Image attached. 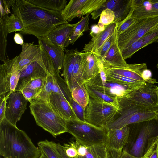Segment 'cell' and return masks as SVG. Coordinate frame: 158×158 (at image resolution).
Instances as JSON below:
<instances>
[{
  "mask_svg": "<svg viewBox=\"0 0 158 158\" xmlns=\"http://www.w3.org/2000/svg\"><path fill=\"white\" fill-rule=\"evenodd\" d=\"M12 13L22 21L23 34H31L37 38L48 35L59 25L68 22L61 12L48 10L34 5L27 0H10Z\"/></svg>",
  "mask_w": 158,
  "mask_h": 158,
  "instance_id": "obj_1",
  "label": "cell"
},
{
  "mask_svg": "<svg viewBox=\"0 0 158 158\" xmlns=\"http://www.w3.org/2000/svg\"><path fill=\"white\" fill-rule=\"evenodd\" d=\"M41 154L24 131L5 118L0 122V154L3 158H38Z\"/></svg>",
  "mask_w": 158,
  "mask_h": 158,
  "instance_id": "obj_2",
  "label": "cell"
},
{
  "mask_svg": "<svg viewBox=\"0 0 158 158\" xmlns=\"http://www.w3.org/2000/svg\"><path fill=\"white\" fill-rule=\"evenodd\" d=\"M129 134L122 150L137 157L144 154L148 140L158 136V116L151 119L128 125Z\"/></svg>",
  "mask_w": 158,
  "mask_h": 158,
  "instance_id": "obj_3",
  "label": "cell"
},
{
  "mask_svg": "<svg viewBox=\"0 0 158 158\" xmlns=\"http://www.w3.org/2000/svg\"><path fill=\"white\" fill-rule=\"evenodd\" d=\"M29 102L31 113L38 126L55 138L66 132V120L54 111L48 102L35 99Z\"/></svg>",
  "mask_w": 158,
  "mask_h": 158,
  "instance_id": "obj_4",
  "label": "cell"
},
{
  "mask_svg": "<svg viewBox=\"0 0 158 158\" xmlns=\"http://www.w3.org/2000/svg\"><path fill=\"white\" fill-rule=\"evenodd\" d=\"M119 116L109 124L106 129H118L131 124L148 120L158 116V108L143 106L125 100H119Z\"/></svg>",
  "mask_w": 158,
  "mask_h": 158,
  "instance_id": "obj_5",
  "label": "cell"
},
{
  "mask_svg": "<svg viewBox=\"0 0 158 158\" xmlns=\"http://www.w3.org/2000/svg\"><path fill=\"white\" fill-rule=\"evenodd\" d=\"M66 132L71 134L81 144L89 147L104 144L107 130L78 119L66 120Z\"/></svg>",
  "mask_w": 158,
  "mask_h": 158,
  "instance_id": "obj_6",
  "label": "cell"
},
{
  "mask_svg": "<svg viewBox=\"0 0 158 158\" xmlns=\"http://www.w3.org/2000/svg\"><path fill=\"white\" fill-rule=\"evenodd\" d=\"M120 111L111 104L90 98L85 108V121L96 126L106 129Z\"/></svg>",
  "mask_w": 158,
  "mask_h": 158,
  "instance_id": "obj_7",
  "label": "cell"
},
{
  "mask_svg": "<svg viewBox=\"0 0 158 158\" xmlns=\"http://www.w3.org/2000/svg\"><path fill=\"white\" fill-rule=\"evenodd\" d=\"M158 23V16L136 19V21L118 37L121 51L141 38Z\"/></svg>",
  "mask_w": 158,
  "mask_h": 158,
  "instance_id": "obj_8",
  "label": "cell"
},
{
  "mask_svg": "<svg viewBox=\"0 0 158 158\" xmlns=\"http://www.w3.org/2000/svg\"><path fill=\"white\" fill-rule=\"evenodd\" d=\"M119 100H125L146 107L158 108V94L156 86L146 83L140 88L129 92Z\"/></svg>",
  "mask_w": 158,
  "mask_h": 158,
  "instance_id": "obj_9",
  "label": "cell"
},
{
  "mask_svg": "<svg viewBox=\"0 0 158 158\" xmlns=\"http://www.w3.org/2000/svg\"><path fill=\"white\" fill-rule=\"evenodd\" d=\"M5 112V118L12 124L16 126L27 109L29 102L20 91H15L9 95Z\"/></svg>",
  "mask_w": 158,
  "mask_h": 158,
  "instance_id": "obj_10",
  "label": "cell"
},
{
  "mask_svg": "<svg viewBox=\"0 0 158 158\" xmlns=\"http://www.w3.org/2000/svg\"><path fill=\"white\" fill-rule=\"evenodd\" d=\"M132 0H107L100 8L92 12V18L96 20L102 12L106 9L111 10L114 13V22L118 24L125 19L132 10Z\"/></svg>",
  "mask_w": 158,
  "mask_h": 158,
  "instance_id": "obj_11",
  "label": "cell"
},
{
  "mask_svg": "<svg viewBox=\"0 0 158 158\" xmlns=\"http://www.w3.org/2000/svg\"><path fill=\"white\" fill-rule=\"evenodd\" d=\"M103 62L105 71L131 79L145 81L142 78L141 74L143 71L147 69L146 63L128 64L127 67H121L111 65L103 61Z\"/></svg>",
  "mask_w": 158,
  "mask_h": 158,
  "instance_id": "obj_12",
  "label": "cell"
},
{
  "mask_svg": "<svg viewBox=\"0 0 158 158\" xmlns=\"http://www.w3.org/2000/svg\"><path fill=\"white\" fill-rule=\"evenodd\" d=\"M0 59L4 62L9 59L6 52L8 32L6 23L8 14H11L10 9L11 6L7 1L0 0Z\"/></svg>",
  "mask_w": 158,
  "mask_h": 158,
  "instance_id": "obj_13",
  "label": "cell"
},
{
  "mask_svg": "<svg viewBox=\"0 0 158 158\" xmlns=\"http://www.w3.org/2000/svg\"><path fill=\"white\" fill-rule=\"evenodd\" d=\"M48 102L54 111L65 120L78 119L69 103L61 95L52 93Z\"/></svg>",
  "mask_w": 158,
  "mask_h": 158,
  "instance_id": "obj_14",
  "label": "cell"
},
{
  "mask_svg": "<svg viewBox=\"0 0 158 158\" xmlns=\"http://www.w3.org/2000/svg\"><path fill=\"white\" fill-rule=\"evenodd\" d=\"M132 8L136 19L158 16V0H132Z\"/></svg>",
  "mask_w": 158,
  "mask_h": 158,
  "instance_id": "obj_15",
  "label": "cell"
},
{
  "mask_svg": "<svg viewBox=\"0 0 158 158\" xmlns=\"http://www.w3.org/2000/svg\"><path fill=\"white\" fill-rule=\"evenodd\" d=\"M130 128L128 126L118 129L107 130L105 146L117 151H122L129 137Z\"/></svg>",
  "mask_w": 158,
  "mask_h": 158,
  "instance_id": "obj_16",
  "label": "cell"
},
{
  "mask_svg": "<svg viewBox=\"0 0 158 158\" xmlns=\"http://www.w3.org/2000/svg\"><path fill=\"white\" fill-rule=\"evenodd\" d=\"M82 54L83 63L81 79L84 83L95 77L100 71L96 54L91 52H82Z\"/></svg>",
  "mask_w": 158,
  "mask_h": 158,
  "instance_id": "obj_17",
  "label": "cell"
},
{
  "mask_svg": "<svg viewBox=\"0 0 158 158\" xmlns=\"http://www.w3.org/2000/svg\"><path fill=\"white\" fill-rule=\"evenodd\" d=\"M38 39L40 40L44 48L51 57L57 73L60 74L63 68L64 50L58 45L52 43L47 35Z\"/></svg>",
  "mask_w": 158,
  "mask_h": 158,
  "instance_id": "obj_18",
  "label": "cell"
},
{
  "mask_svg": "<svg viewBox=\"0 0 158 158\" xmlns=\"http://www.w3.org/2000/svg\"><path fill=\"white\" fill-rule=\"evenodd\" d=\"M158 42V28L150 30L121 51L124 60L131 57L138 51L154 42Z\"/></svg>",
  "mask_w": 158,
  "mask_h": 158,
  "instance_id": "obj_19",
  "label": "cell"
},
{
  "mask_svg": "<svg viewBox=\"0 0 158 158\" xmlns=\"http://www.w3.org/2000/svg\"><path fill=\"white\" fill-rule=\"evenodd\" d=\"M76 26V23L62 24L51 31L47 35L52 43L58 45L64 50L69 44V38Z\"/></svg>",
  "mask_w": 158,
  "mask_h": 158,
  "instance_id": "obj_20",
  "label": "cell"
},
{
  "mask_svg": "<svg viewBox=\"0 0 158 158\" xmlns=\"http://www.w3.org/2000/svg\"><path fill=\"white\" fill-rule=\"evenodd\" d=\"M118 23L114 22L105 27V30L97 36L86 44L84 48L85 52H91L97 55L102 46L108 38L115 31Z\"/></svg>",
  "mask_w": 158,
  "mask_h": 158,
  "instance_id": "obj_21",
  "label": "cell"
},
{
  "mask_svg": "<svg viewBox=\"0 0 158 158\" xmlns=\"http://www.w3.org/2000/svg\"><path fill=\"white\" fill-rule=\"evenodd\" d=\"M38 45L24 43L22 45V50L19 55V62L18 69L20 71L25 66L28 65L39 53L41 49V43L38 39Z\"/></svg>",
  "mask_w": 158,
  "mask_h": 158,
  "instance_id": "obj_22",
  "label": "cell"
},
{
  "mask_svg": "<svg viewBox=\"0 0 158 158\" xmlns=\"http://www.w3.org/2000/svg\"><path fill=\"white\" fill-rule=\"evenodd\" d=\"M65 52L62 68L63 75L71 91L72 89L73 71L80 52L77 49L67 50Z\"/></svg>",
  "mask_w": 158,
  "mask_h": 158,
  "instance_id": "obj_23",
  "label": "cell"
},
{
  "mask_svg": "<svg viewBox=\"0 0 158 158\" xmlns=\"http://www.w3.org/2000/svg\"><path fill=\"white\" fill-rule=\"evenodd\" d=\"M83 83L90 98L111 104L121 110V107L118 97L108 95L102 90L86 82Z\"/></svg>",
  "mask_w": 158,
  "mask_h": 158,
  "instance_id": "obj_24",
  "label": "cell"
},
{
  "mask_svg": "<svg viewBox=\"0 0 158 158\" xmlns=\"http://www.w3.org/2000/svg\"><path fill=\"white\" fill-rule=\"evenodd\" d=\"M103 62L111 65L126 67L128 64L123 58L118 46V37L110 48L103 60Z\"/></svg>",
  "mask_w": 158,
  "mask_h": 158,
  "instance_id": "obj_25",
  "label": "cell"
},
{
  "mask_svg": "<svg viewBox=\"0 0 158 158\" xmlns=\"http://www.w3.org/2000/svg\"><path fill=\"white\" fill-rule=\"evenodd\" d=\"M104 71L106 81L108 82L135 89L139 88L146 83L144 81L135 80L112 73Z\"/></svg>",
  "mask_w": 158,
  "mask_h": 158,
  "instance_id": "obj_26",
  "label": "cell"
},
{
  "mask_svg": "<svg viewBox=\"0 0 158 158\" xmlns=\"http://www.w3.org/2000/svg\"><path fill=\"white\" fill-rule=\"evenodd\" d=\"M88 0H71L61 12L62 15L67 21L78 17Z\"/></svg>",
  "mask_w": 158,
  "mask_h": 158,
  "instance_id": "obj_27",
  "label": "cell"
},
{
  "mask_svg": "<svg viewBox=\"0 0 158 158\" xmlns=\"http://www.w3.org/2000/svg\"><path fill=\"white\" fill-rule=\"evenodd\" d=\"M12 71L4 63L0 65V97L6 96L10 92Z\"/></svg>",
  "mask_w": 158,
  "mask_h": 158,
  "instance_id": "obj_28",
  "label": "cell"
},
{
  "mask_svg": "<svg viewBox=\"0 0 158 158\" xmlns=\"http://www.w3.org/2000/svg\"><path fill=\"white\" fill-rule=\"evenodd\" d=\"M39 6L52 10L61 12L67 5L66 0H27Z\"/></svg>",
  "mask_w": 158,
  "mask_h": 158,
  "instance_id": "obj_29",
  "label": "cell"
},
{
  "mask_svg": "<svg viewBox=\"0 0 158 158\" xmlns=\"http://www.w3.org/2000/svg\"><path fill=\"white\" fill-rule=\"evenodd\" d=\"M72 98L85 108L90 98L83 83L79 84L71 90Z\"/></svg>",
  "mask_w": 158,
  "mask_h": 158,
  "instance_id": "obj_30",
  "label": "cell"
},
{
  "mask_svg": "<svg viewBox=\"0 0 158 158\" xmlns=\"http://www.w3.org/2000/svg\"><path fill=\"white\" fill-rule=\"evenodd\" d=\"M45 79L38 77L23 79L18 82L15 91H20L23 89L27 88L35 91L38 94L44 85Z\"/></svg>",
  "mask_w": 158,
  "mask_h": 158,
  "instance_id": "obj_31",
  "label": "cell"
},
{
  "mask_svg": "<svg viewBox=\"0 0 158 158\" xmlns=\"http://www.w3.org/2000/svg\"><path fill=\"white\" fill-rule=\"evenodd\" d=\"M89 15L83 17L77 23L69 38V44H73L75 41L83 35V32L89 30Z\"/></svg>",
  "mask_w": 158,
  "mask_h": 158,
  "instance_id": "obj_32",
  "label": "cell"
},
{
  "mask_svg": "<svg viewBox=\"0 0 158 158\" xmlns=\"http://www.w3.org/2000/svg\"><path fill=\"white\" fill-rule=\"evenodd\" d=\"M37 144L41 152L47 158H62L55 148L52 141L46 139L39 141Z\"/></svg>",
  "mask_w": 158,
  "mask_h": 158,
  "instance_id": "obj_33",
  "label": "cell"
},
{
  "mask_svg": "<svg viewBox=\"0 0 158 158\" xmlns=\"http://www.w3.org/2000/svg\"><path fill=\"white\" fill-rule=\"evenodd\" d=\"M82 158H107L106 147L104 144L87 147L86 154Z\"/></svg>",
  "mask_w": 158,
  "mask_h": 158,
  "instance_id": "obj_34",
  "label": "cell"
},
{
  "mask_svg": "<svg viewBox=\"0 0 158 158\" xmlns=\"http://www.w3.org/2000/svg\"><path fill=\"white\" fill-rule=\"evenodd\" d=\"M83 63L82 52H80L78 55L73 71L72 89L79 84L83 83L81 79Z\"/></svg>",
  "mask_w": 158,
  "mask_h": 158,
  "instance_id": "obj_35",
  "label": "cell"
},
{
  "mask_svg": "<svg viewBox=\"0 0 158 158\" xmlns=\"http://www.w3.org/2000/svg\"><path fill=\"white\" fill-rule=\"evenodd\" d=\"M158 136L150 138L142 158H158Z\"/></svg>",
  "mask_w": 158,
  "mask_h": 158,
  "instance_id": "obj_36",
  "label": "cell"
},
{
  "mask_svg": "<svg viewBox=\"0 0 158 158\" xmlns=\"http://www.w3.org/2000/svg\"><path fill=\"white\" fill-rule=\"evenodd\" d=\"M8 33L16 31H21L24 27L22 21L17 15L12 13L9 16L6 23Z\"/></svg>",
  "mask_w": 158,
  "mask_h": 158,
  "instance_id": "obj_37",
  "label": "cell"
},
{
  "mask_svg": "<svg viewBox=\"0 0 158 158\" xmlns=\"http://www.w3.org/2000/svg\"><path fill=\"white\" fill-rule=\"evenodd\" d=\"M100 17L97 24L104 30L106 26L111 24L114 21L115 18L114 12L108 8L104 10L102 12Z\"/></svg>",
  "mask_w": 158,
  "mask_h": 158,
  "instance_id": "obj_38",
  "label": "cell"
},
{
  "mask_svg": "<svg viewBox=\"0 0 158 158\" xmlns=\"http://www.w3.org/2000/svg\"><path fill=\"white\" fill-rule=\"evenodd\" d=\"M107 0H88L80 12L78 17H81L84 15L91 14L100 8Z\"/></svg>",
  "mask_w": 158,
  "mask_h": 158,
  "instance_id": "obj_39",
  "label": "cell"
},
{
  "mask_svg": "<svg viewBox=\"0 0 158 158\" xmlns=\"http://www.w3.org/2000/svg\"><path fill=\"white\" fill-rule=\"evenodd\" d=\"M117 29L104 43L97 55L98 58L103 60L106 53L118 37Z\"/></svg>",
  "mask_w": 158,
  "mask_h": 158,
  "instance_id": "obj_40",
  "label": "cell"
},
{
  "mask_svg": "<svg viewBox=\"0 0 158 158\" xmlns=\"http://www.w3.org/2000/svg\"><path fill=\"white\" fill-rule=\"evenodd\" d=\"M132 10L127 18L118 24L117 34L118 37L136 21V19L131 15Z\"/></svg>",
  "mask_w": 158,
  "mask_h": 158,
  "instance_id": "obj_41",
  "label": "cell"
},
{
  "mask_svg": "<svg viewBox=\"0 0 158 158\" xmlns=\"http://www.w3.org/2000/svg\"><path fill=\"white\" fill-rule=\"evenodd\" d=\"M69 103L78 119L86 121L85 120V108L74 100L72 98Z\"/></svg>",
  "mask_w": 158,
  "mask_h": 158,
  "instance_id": "obj_42",
  "label": "cell"
},
{
  "mask_svg": "<svg viewBox=\"0 0 158 158\" xmlns=\"http://www.w3.org/2000/svg\"><path fill=\"white\" fill-rule=\"evenodd\" d=\"M62 147L65 154L69 157L78 158L77 151L73 141L69 142V144H64Z\"/></svg>",
  "mask_w": 158,
  "mask_h": 158,
  "instance_id": "obj_43",
  "label": "cell"
},
{
  "mask_svg": "<svg viewBox=\"0 0 158 158\" xmlns=\"http://www.w3.org/2000/svg\"><path fill=\"white\" fill-rule=\"evenodd\" d=\"M10 93H9L6 96L0 97V122H1L5 118V112L7 100L8 96Z\"/></svg>",
  "mask_w": 158,
  "mask_h": 158,
  "instance_id": "obj_44",
  "label": "cell"
},
{
  "mask_svg": "<svg viewBox=\"0 0 158 158\" xmlns=\"http://www.w3.org/2000/svg\"><path fill=\"white\" fill-rule=\"evenodd\" d=\"M141 76L143 79L146 83L152 84L158 83L156 79L152 78V72L150 70L147 69L143 71L142 73Z\"/></svg>",
  "mask_w": 158,
  "mask_h": 158,
  "instance_id": "obj_45",
  "label": "cell"
},
{
  "mask_svg": "<svg viewBox=\"0 0 158 158\" xmlns=\"http://www.w3.org/2000/svg\"><path fill=\"white\" fill-rule=\"evenodd\" d=\"M20 91L28 101L33 99L38 94L35 91L27 88H24Z\"/></svg>",
  "mask_w": 158,
  "mask_h": 158,
  "instance_id": "obj_46",
  "label": "cell"
},
{
  "mask_svg": "<svg viewBox=\"0 0 158 158\" xmlns=\"http://www.w3.org/2000/svg\"><path fill=\"white\" fill-rule=\"evenodd\" d=\"M107 158H120L122 151H117L106 148Z\"/></svg>",
  "mask_w": 158,
  "mask_h": 158,
  "instance_id": "obj_47",
  "label": "cell"
},
{
  "mask_svg": "<svg viewBox=\"0 0 158 158\" xmlns=\"http://www.w3.org/2000/svg\"><path fill=\"white\" fill-rule=\"evenodd\" d=\"M104 30L101 28L97 24H94L91 27L90 35L94 38L99 35Z\"/></svg>",
  "mask_w": 158,
  "mask_h": 158,
  "instance_id": "obj_48",
  "label": "cell"
},
{
  "mask_svg": "<svg viewBox=\"0 0 158 158\" xmlns=\"http://www.w3.org/2000/svg\"><path fill=\"white\" fill-rule=\"evenodd\" d=\"M52 143L56 150L60 153L62 158H71L65 154L62 148V145L60 143H56L53 141Z\"/></svg>",
  "mask_w": 158,
  "mask_h": 158,
  "instance_id": "obj_49",
  "label": "cell"
},
{
  "mask_svg": "<svg viewBox=\"0 0 158 158\" xmlns=\"http://www.w3.org/2000/svg\"><path fill=\"white\" fill-rule=\"evenodd\" d=\"M14 40L16 44H20L21 46L24 43L23 37L19 33L15 34L14 37Z\"/></svg>",
  "mask_w": 158,
  "mask_h": 158,
  "instance_id": "obj_50",
  "label": "cell"
},
{
  "mask_svg": "<svg viewBox=\"0 0 158 158\" xmlns=\"http://www.w3.org/2000/svg\"><path fill=\"white\" fill-rule=\"evenodd\" d=\"M120 158H142V157H135L129 154L126 151L122 150Z\"/></svg>",
  "mask_w": 158,
  "mask_h": 158,
  "instance_id": "obj_51",
  "label": "cell"
},
{
  "mask_svg": "<svg viewBox=\"0 0 158 158\" xmlns=\"http://www.w3.org/2000/svg\"><path fill=\"white\" fill-rule=\"evenodd\" d=\"M38 158H47L46 156L42 152H41V154Z\"/></svg>",
  "mask_w": 158,
  "mask_h": 158,
  "instance_id": "obj_52",
  "label": "cell"
},
{
  "mask_svg": "<svg viewBox=\"0 0 158 158\" xmlns=\"http://www.w3.org/2000/svg\"><path fill=\"white\" fill-rule=\"evenodd\" d=\"M157 28H158V23L152 29L150 30H154Z\"/></svg>",
  "mask_w": 158,
  "mask_h": 158,
  "instance_id": "obj_53",
  "label": "cell"
},
{
  "mask_svg": "<svg viewBox=\"0 0 158 158\" xmlns=\"http://www.w3.org/2000/svg\"><path fill=\"white\" fill-rule=\"evenodd\" d=\"M156 88L158 94V86H156Z\"/></svg>",
  "mask_w": 158,
  "mask_h": 158,
  "instance_id": "obj_54",
  "label": "cell"
},
{
  "mask_svg": "<svg viewBox=\"0 0 158 158\" xmlns=\"http://www.w3.org/2000/svg\"><path fill=\"white\" fill-rule=\"evenodd\" d=\"M157 68H158V63H157Z\"/></svg>",
  "mask_w": 158,
  "mask_h": 158,
  "instance_id": "obj_55",
  "label": "cell"
},
{
  "mask_svg": "<svg viewBox=\"0 0 158 158\" xmlns=\"http://www.w3.org/2000/svg\"><path fill=\"white\" fill-rule=\"evenodd\" d=\"M157 150H158V146H157Z\"/></svg>",
  "mask_w": 158,
  "mask_h": 158,
  "instance_id": "obj_56",
  "label": "cell"
},
{
  "mask_svg": "<svg viewBox=\"0 0 158 158\" xmlns=\"http://www.w3.org/2000/svg\"></svg>",
  "mask_w": 158,
  "mask_h": 158,
  "instance_id": "obj_57",
  "label": "cell"
}]
</instances>
